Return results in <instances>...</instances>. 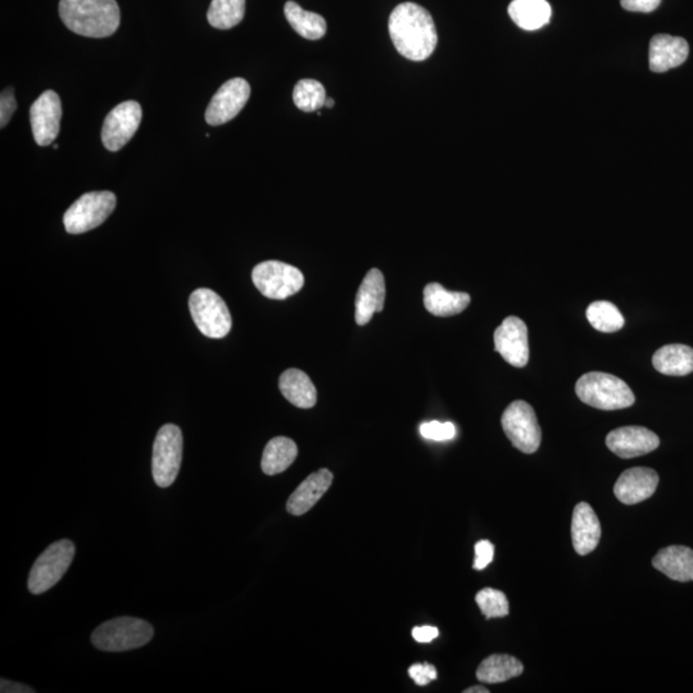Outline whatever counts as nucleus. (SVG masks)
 <instances>
[{"label":"nucleus","instance_id":"58836bf2","mask_svg":"<svg viewBox=\"0 0 693 693\" xmlns=\"http://www.w3.org/2000/svg\"><path fill=\"white\" fill-rule=\"evenodd\" d=\"M0 691L3 693H34L35 690L29 686L21 685V683H16L8 681V679H2L0 681Z\"/></svg>","mask_w":693,"mask_h":693},{"label":"nucleus","instance_id":"393cba45","mask_svg":"<svg viewBox=\"0 0 693 693\" xmlns=\"http://www.w3.org/2000/svg\"><path fill=\"white\" fill-rule=\"evenodd\" d=\"M509 15L520 29L533 31L550 22L552 9L547 0H513Z\"/></svg>","mask_w":693,"mask_h":693},{"label":"nucleus","instance_id":"f257e3e1","mask_svg":"<svg viewBox=\"0 0 693 693\" xmlns=\"http://www.w3.org/2000/svg\"><path fill=\"white\" fill-rule=\"evenodd\" d=\"M389 35L394 48L407 60H428L436 51L438 34L427 9L415 3H402L389 17Z\"/></svg>","mask_w":693,"mask_h":693},{"label":"nucleus","instance_id":"2f4dec72","mask_svg":"<svg viewBox=\"0 0 693 693\" xmlns=\"http://www.w3.org/2000/svg\"><path fill=\"white\" fill-rule=\"evenodd\" d=\"M475 601L487 619L504 618L510 613L509 600H507L505 593L493 590V588H484V590L479 591L475 596Z\"/></svg>","mask_w":693,"mask_h":693},{"label":"nucleus","instance_id":"f03ea898","mask_svg":"<svg viewBox=\"0 0 693 693\" xmlns=\"http://www.w3.org/2000/svg\"><path fill=\"white\" fill-rule=\"evenodd\" d=\"M60 16L72 33L97 39L115 34L121 21L116 0H61Z\"/></svg>","mask_w":693,"mask_h":693},{"label":"nucleus","instance_id":"412c9836","mask_svg":"<svg viewBox=\"0 0 693 693\" xmlns=\"http://www.w3.org/2000/svg\"><path fill=\"white\" fill-rule=\"evenodd\" d=\"M652 566L677 582H693V550L686 546H669L652 559Z\"/></svg>","mask_w":693,"mask_h":693},{"label":"nucleus","instance_id":"2eb2a0df","mask_svg":"<svg viewBox=\"0 0 693 693\" xmlns=\"http://www.w3.org/2000/svg\"><path fill=\"white\" fill-rule=\"evenodd\" d=\"M606 446L622 459H633L655 451L660 446V439L647 428L623 427L608 434Z\"/></svg>","mask_w":693,"mask_h":693},{"label":"nucleus","instance_id":"a19ab883","mask_svg":"<svg viewBox=\"0 0 693 693\" xmlns=\"http://www.w3.org/2000/svg\"><path fill=\"white\" fill-rule=\"evenodd\" d=\"M334 106V101L332 98H326L325 107L332 108Z\"/></svg>","mask_w":693,"mask_h":693},{"label":"nucleus","instance_id":"b1692460","mask_svg":"<svg viewBox=\"0 0 693 693\" xmlns=\"http://www.w3.org/2000/svg\"><path fill=\"white\" fill-rule=\"evenodd\" d=\"M652 365L669 377H685L693 371V350L685 344H668L655 352Z\"/></svg>","mask_w":693,"mask_h":693},{"label":"nucleus","instance_id":"4c0bfd02","mask_svg":"<svg viewBox=\"0 0 693 693\" xmlns=\"http://www.w3.org/2000/svg\"><path fill=\"white\" fill-rule=\"evenodd\" d=\"M439 636L438 628L424 625V627H416L412 629V637L420 643H428L436 640Z\"/></svg>","mask_w":693,"mask_h":693},{"label":"nucleus","instance_id":"6ab92c4d","mask_svg":"<svg viewBox=\"0 0 693 693\" xmlns=\"http://www.w3.org/2000/svg\"><path fill=\"white\" fill-rule=\"evenodd\" d=\"M572 539L578 555L591 554L599 546L601 524L599 518L587 502L575 506L572 519Z\"/></svg>","mask_w":693,"mask_h":693},{"label":"nucleus","instance_id":"72a5a7b5","mask_svg":"<svg viewBox=\"0 0 693 693\" xmlns=\"http://www.w3.org/2000/svg\"><path fill=\"white\" fill-rule=\"evenodd\" d=\"M412 681L418 686H427L430 681L437 679V669L432 664H414L409 669Z\"/></svg>","mask_w":693,"mask_h":693},{"label":"nucleus","instance_id":"1a4fd4ad","mask_svg":"<svg viewBox=\"0 0 693 693\" xmlns=\"http://www.w3.org/2000/svg\"><path fill=\"white\" fill-rule=\"evenodd\" d=\"M252 280L262 296L279 301L294 296L305 285L300 269L280 261L258 264L252 271Z\"/></svg>","mask_w":693,"mask_h":693},{"label":"nucleus","instance_id":"9b49d317","mask_svg":"<svg viewBox=\"0 0 693 693\" xmlns=\"http://www.w3.org/2000/svg\"><path fill=\"white\" fill-rule=\"evenodd\" d=\"M142 122V107L135 101L119 104L108 113L102 129L103 146L119 152L134 137Z\"/></svg>","mask_w":693,"mask_h":693},{"label":"nucleus","instance_id":"473e14b6","mask_svg":"<svg viewBox=\"0 0 693 693\" xmlns=\"http://www.w3.org/2000/svg\"><path fill=\"white\" fill-rule=\"evenodd\" d=\"M420 434L430 441L445 442L451 441L456 437V427L450 423H439V421H429L420 425Z\"/></svg>","mask_w":693,"mask_h":693},{"label":"nucleus","instance_id":"c9c22d12","mask_svg":"<svg viewBox=\"0 0 693 693\" xmlns=\"http://www.w3.org/2000/svg\"><path fill=\"white\" fill-rule=\"evenodd\" d=\"M17 103L15 92L12 88L4 89L2 97H0V126L4 128L12 119L13 113L16 112Z\"/></svg>","mask_w":693,"mask_h":693},{"label":"nucleus","instance_id":"ddd939ff","mask_svg":"<svg viewBox=\"0 0 693 693\" xmlns=\"http://www.w3.org/2000/svg\"><path fill=\"white\" fill-rule=\"evenodd\" d=\"M62 103L60 95L53 90L44 92L30 108L31 130L36 144L47 147L60 134Z\"/></svg>","mask_w":693,"mask_h":693},{"label":"nucleus","instance_id":"f3484780","mask_svg":"<svg viewBox=\"0 0 693 693\" xmlns=\"http://www.w3.org/2000/svg\"><path fill=\"white\" fill-rule=\"evenodd\" d=\"M690 54V47L683 38L667 34L655 35L650 42V70L661 74L683 65Z\"/></svg>","mask_w":693,"mask_h":693},{"label":"nucleus","instance_id":"e433bc0d","mask_svg":"<svg viewBox=\"0 0 693 693\" xmlns=\"http://www.w3.org/2000/svg\"><path fill=\"white\" fill-rule=\"evenodd\" d=\"M625 11L651 13L658 9L661 0H620Z\"/></svg>","mask_w":693,"mask_h":693},{"label":"nucleus","instance_id":"423d86ee","mask_svg":"<svg viewBox=\"0 0 693 693\" xmlns=\"http://www.w3.org/2000/svg\"><path fill=\"white\" fill-rule=\"evenodd\" d=\"M189 310L199 332L212 339L226 337L230 333L231 315L223 298L211 289L199 288L189 298Z\"/></svg>","mask_w":693,"mask_h":693},{"label":"nucleus","instance_id":"39448f33","mask_svg":"<svg viewBox=\"0 0 693 693\" xmlns=\"http://www.w3.org/2000/svg\"><path fill=\"white\" fill-rule=\"evenodd\" d=\"M75 552V545L69 539H62L49 546L31 568L29 582H27L29 591L33 595H42L56 586L69 570L74 561Z\"/></svg>","mask_w":693,"mask_h":693},{"label":"nucleus","instance_id":"f8f14e48","mask_svg":"<svg viewBox=\"0 0 693 693\" xmlns=\"http://www.w3.org/2000/svg\"><path fill=\"white\" fill-rule=\"evenodd\" d=\"M249 95H251V86L242 77L226 81L208 104L207 124L219 126L233 120L246 106Z\"/></svg>","mask_w":693,"mask_h":693},{"label":"nucleus","instance_id":"7c9ffc66","mask_svg":"<svg viewBox=\"0 0 693 693\" xmlns=\"http://www.w3.org/2000/svg\"><path fill=\"white\" fill-rule=\"evenodd\" d=\"M326 98L324 85L319 81L303 79L294 86V104L303 112L319 111L325 106Z\"/></svg>","mask_w":693,"mask_h":693},{"label":"nucleus","instance_id":"bb28decb","mask_svg":"<svg viewBox=\"0 0 693 693\" xmlns=\"http://www.w3.org/2000/svg\"><path fill=\"white\" fill-rule=\"evenodd\" d=\"M298 447L287 437H276L267 443L262 455L261 468L266 475L283 473L297 459Z\"/></svg>","mask_w":693,"mask_h":693},{"label":"nucleus","instance_id":"7ed1b4c3","mask_svg":"<svg viewBox=\"0 0 693 693\" xmlns=\"http://www.w3.org/2000/svg\"><path fill=\"white\" fill-rule=\"evenodd\" d=\"M579 400L595 409L614 411L631 407L636 397L622 379L606 373H588L575 385Z\"/></svg>","mask_w":693,"mask_h":693},{"label":"nucleus","instance_id":"c85d7f7f","mask_svg":"<svg viewBox=\"0 0 693 693\" xmlns=\"http://www.w3.org/2000/svg\"><path fill=\"white\" fill-rule=\"evenodd\" d=\"M246 0H212L207 20L215 29L229 30L243 21Z\"/></svg>","mask_w":693,"mask_h":693},{"label":"nucleus","instance_id":"6e6552de","mask_svg":"<svg viewBox=\"0 0 693 693\" xmlns=\"http://www.w3.org/2000/svg\"><path fill=\"white\" fill-rule=\"evenodd\" d=\"M117 199L112 192H90L72 203L63 216L67 233L84 234L101 226L115 210Z\"/></svg>","mask_w":693,"mask_h":693},{"label":"nucleus","instance_id":"aec40b11","mask_svg":"<svg viewBox=\"0 0 693 693\" xmlns=\"http://www.w3.org/2000/svg\"><path fill=\"white\" fill-rule=\"evenodd\" d=\"M333 483V474L328 469H320L303 480L300 487L289 497L287 511L294 516L308 513L320 498L328 492Z\"/></svg>","mask_w":693,"mask_h":693},{"label":"nucleus","instance_id":"c756f323","mask_svg":"<svg viewBox=\"0 0 693 693\" xmlns=\"http://www.w3.org/2000/svg\"><path fill=\"white\" fill-rule=\"evenodd\" d=\"M587 319L596 330L602 333H615L624 326V317L618 307L608 301L591 303L587 308Z\"/></svg>","mask_w":693,"mask_h":693},{"label":"nucleus","instance_id":"20e7f679","mask_svg":"<svg viewBox=\"0 0 693 693\" xmlns=\"http://www.w3.org/2000/svg\"><path fill=\"white\" fill-rule=\"evenodd\" d=\"M153 636L154 629L146 620L122 616L99 625L92 642L98 650L124 652L146 646Z\"/></svg>","mask_w":693,"mask_h":693},{"label":"nucleus","instance_id":"ea45409f","mask_svg":"<svg viewBox=\"0 0 693 693\" xmlns=\"http://www.w3.org/2000/svg\"><path fill=\"white\" fill-rule=\"evenodd\" d=\"M464 693H489L488 688L483 687V686H474L470 688H466Z\"/></svg>","mask_w":693,"mask_h":693},{"label":"nucleus","instance_id":"a211bd4d","mask_svg":"<svg viewBox=\"0 0 693 693\" xmlns=\"http://www.w3.org/2000/svg\"><path fill=\"white\" fill-rule=\"evenodd\" d=\"M385 301V280L382 271L371 269L356 294L355 320L360 326L369 323L377 312L383 311Z\"/></svg>","mask_w":693,"mask_h":693},{"label":"nucleus","instance_id":"4468645a","mask_svg":"<svg viewBox=\"0 0 693 693\" xmlns=\"http://www.w3.org/2000/svg\"><path fill=\"white\" fill-rule=\"evenodd\" d=\"M495 350L515 368H524L529 361L528 328L516 316L506 317L495 332Z\"/></svg>","mask_w":693,"mask_h":693},{"label":"nucleus","instance_id":"cd10ccee","mask_svg":"<svg viewBox=\"0 0 693 693\" xmlns=\"http://www.w3.org/2000/svg\"><path fill=\"white\" fill-rule=\"evenodd\" d=\"M284 13L289 25L302 38L319 40L326 34L325 18L317 13L305 11L296 2H287Z\"/></svg>","mask_w":693,"mask_h":693},{"label":"nucleus","instance_id":"9d476101","mask_svg":"<svg viewBox=\"0 0 693 693\" xmlns=\"http://www.w3.org/2000/svg\"><path fill=\"white\" fill-rule=\"evenodd\" d=\"M502 428L515 448L524 454L537 452L542 441L536 412L525 401H514L501 418Z\"/></svg>","mask_w":693,"mask_h":693},{"label":"nucleus","instance_id":"dca6fc26","mask_svg":"<svg viewBox=\"0 0 693 693\" xmlns=\"http://www.w3.org/2000/svg\"><path fill=\"white\" fill-rule=\"evenodd\" d=\"M658 486L659 475L655 470L632 468L625 470L616 480L614 493L622 504L636 505L654 495Z\"/></svg>","mask_w":693,"mask_h":693},{"label":"nucleus","instance_id":"f704fd0d","mask_svg":"<svg viewBox=\"0 0 693 693\" xmlns=\"http://www.w3.org/2000/svg\"><path fill=\"white\" fill-rule=\"evenodd\" d=\"M493 556H495V546H493L491 542L486 541V539L479 541L477 545H475L474 569H486L487 566L492 563Z\"/></svg>","mask_w":693,"mask_h":693},{"label":"nucleus","instance_id":"5701e85b","mask_svg":"<svg viewBox=\"0 0 693 693\" xmlns=\"http://www.w3.org/2000/svg\"><path fill=\"white\" fill-rule=\"evenodd\" d=\"M279 388L283 396L300 409H312L316 405L315 385L308 378V375L301 370L289 369L284 371L279 379Z\"/></svg>","mask_w":693,"mask_h":693},{"label":"nucleus","instance_id":"0eeeda50","mask_svg":"<svg viewBox=\"0 0 693 693\" xmlns=\"http://www.w3.org/2000/svg\"><path fill=\"white\" fill-rule=\"evenodd\" d=\"M183 459V433L174 424H166L158 430L154 439L152 474L158 487L167 488L178 478Z\"/></svg>","mask_w":693,"mask_h":693},{"label":"nucleus","instance_id":"a878e982","mask_svg":"<svg viewBox=\"0 0 693 693\" xmlns=\"http://www.w3.org/2000/svg\"><path fill=\"white\" fill-rule=\"evenodd\" d=\"M524 672L522 661L514 658V656L506 654H496L488 656L480 663L477 670V678L480 682L495 685L510 681V679L519 677Z\"/></svg>","mask_w":693,"mask_h":693},{"label":"nucleus","instance_id":"4be33fe9","mask_svg":"<svg viewBox=\"0 0 693 693\" xmlns=\"http://www.w3.org/2000/svg\"><path fill=\"white\" fill-rule=\"evenodd\" d=\"M470 301L468 293L450 292L438 283H430L424 289V306L434 316L459 315L468 308Z\"/></svg>","mask_w":693,"mask_h":693}]
</instances>
